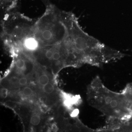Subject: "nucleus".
Listing matches in <instances>:
<instances>
[{
  "instance_id": "nucleus-1",
  "label": "nucleus",
  "mask_w": 132,
  "mask_h": 132,
  "mask_svg": "<svg viewBox=\"0 0 132 132\" xmlns=\"http://www.w3.org/2000/svg\"><path fill=\"white\" fill-rule=\"evenodd\" d=\"M87 100L90 105L108 117L111 125L120 124L126 120L128 112L124 94L109 90L98 76L88 86Z\"/></svg>"
},
{
  "instance_id": "nucleus-2",
  "label": "nucleus",
  "mask_w": 132,
  "mask_h": 132,
  "mask_svg": "<svg viewBox=\"0 0 132 132\" xmlns=\"http://www.w3.org/2000/svg\"><path fill=\"white\" fill-rule=\"evenodd\" d=\"M68 33L67 25L62 11L54 5L48 4L42 16L36 21L34 35L40 47L58 45Z\"/></svg>"
},
{
  "instance_id": "nucleus-4",
  "label": "nucleus",
  "mask_w": 132,
  "mask_h": 132,
  "mask_svg": "<svg viewBox=\"0 0 132 132\" xmlns=\"http://www.w3.org/2000/svg\"><path fill=\"white\" fill-rule=\"evenodd\" d=\"M121 92L126 101L128 114L126 120L121 126L120 130L132 132V82L128 84Z\"/></svg>"
},
{
  "instance_id": "nucleus-5",
  "label": "nucleus",
  "mask_w": 132,
  "mask_h": 132,
  "mask_svg": "<svg viewBox=\"0 0 132 132\" xmlns=\"http://www.w3.org/2000/svg\"><path fill=\"white\" fill-rule=\"evenodd\" d=\"M17 0H1V8L5 14L15 11Z\"/></svg>"
},
{
  "instance_id": "nucleus-3",
  "label": "nucleus",
  "mask_w": 132,
  "mask_h": 132,
  "mask_svg": "<svg viewBox=\"0 0 132 132\" xmlns=\"http://www.w3.org/2000/svg\"><path fill=\"white\" fill-rule=\"evenodd\" d=\"M36 21L16 11L5 14L2 22L1 37L6 47H17L33 35Z\"/></svg>"
},
{
  "instance_id": "nucleus-6",
  "label": "nucleus",
  "mask_w": 132,
  "mask_h": 132,
  "mask_svg": "<svg viewBox=\"0 0 132 132\" xmlns=\"http://www.w3.org/2000/svg\"><path fill=\"white\" fill-rule=\"evenodd\" d=\"M10 90L6 88L2 87L1 88V99L2 100H7L9 94Z\"/></svg>"
}]
</instances>
